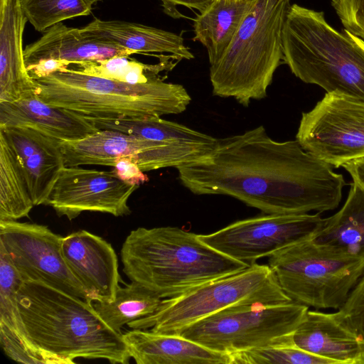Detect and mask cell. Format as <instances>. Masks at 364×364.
<instances>
[{"label": "cell", "mask_w": 364, "mask_h": 364, "mask_svg": "<svg viewBox=\"0 0 364 364\" xmlns=\"http://www.w3.org/2000/svg\"><path fill=\"white\" fill-rule=\"evenodd\" d=\"M312 240L317 244L364 257V188L350 183L348 198L334 215L326 218Z\"/></svg>", "instance_id": "24"}, {"label": "cell", "mask_w": 364, "mask_h": 364, "mask_svg": "<svg viewBox=\"0 0 364 364\" xmlns=\"http://www.w3.org/2000/svg\"><path fill=\"white\" fill-rule=\"evenodd\" d=\"M139 187L124 182L113 171L65 166L45 205L69 220L85 211L128 215V200Z\"/></svg>", "instance_id": "13"}, {"label": "cell", "mask_w": 364, "mask_h": 364, "mask_svg": "<svg viewBox=\"0 0 364 364\" xmlns=\"http://www.w3.org/2000/svg\"><path fill=\"white\" fill-rule=\"evenodd\" d=\"M134 51L115 44L88 39L79 28L68 27L63 22L44 31L36 41L24 48L26 68L42 60L56 59L77 64L114 56H127Z\"/></svg>", "instance_id": "21"}, {"label": "cell", "mask_w": 364, "mask_h": 364, "mask_svg": "<svg viewBox=\"0 0 364 364\" xmlns=\"http://www.w3.org/2000/svg\"><path fill=\"white\" fill-rule=\"evenodd\" d=\"M325 220L318 213L267 214L198 236L228 257L250 264L290 245L314 238Z\"/></svg>", "instance_id": "11"}, {"label": "cell", "mask_w": 364, "mask_h": 364, "mask_svg": "<svg viewBox=\"0 0 364 364\" xmlns=\"http://www.w3.org/2000/svg\"><path fill=\"white\" fill-rule=\"evenodd\" d=\"M256 299H267L277 304L293 301L282 290L268 264L254 262L240 272L164 299L154 314L127 325L132 329H150L156 333L174 334L230 306Z\"/></svg>", "instance_id": "9"}, {"label": "cell", "mask_w": 364, "mask_h": 364, "mask_svg": "<svg viewBox=\"0 0 364 364\" xmlns=\"http://www.w3.org/2000/svg\"><path fill=\"white\" fill-rule=\"evenodd\" d=\"M268 266L294 301L319 309H339L364 273V257L303 240L268 257Z\"/></svg>", "instance_id": "7"}, {"label": "cell", "mask_w": 364, "mask_h": 364, "mask_svg": "<svg viewBox=\"0 0 364 364\" xmlns=\"http://www.w3.org/2000/svg\"><path fill=\"white\" fill-rule=\"evenodd\" d=\"M162 2L164 11L173 17L178 18L181 14L176 9V6H183L189 9L198 10L200 13L204 11L214 0H160Z\"/></svg>", "instance_id": "35"}, {"label": "cell", "mask_w": 364, "mask_h": 364, "mask_svg": "<svg viewBox=\"0 0 364 364\" xmlns=\"http://www.w3.org/2000/svg\"><path fill=\"white\" fill-rule=\"evenodd\" d=\"M282 50L283 62L301 81L364 100V50L348 31L332 27L323 11L290 5Z\"/></svg>", "instance_id": "5"}, {"label": "cell", "mask_w": 364, "mask_h": 364, "mask_svg": "<svg viewBox=\"0 0 364 364\" xmlns=\"http://www.w3.org/2000/svg\"><path fill=\"white\" fill-rule=\"evenodd\" d=\"M33 206L23 166L0 132V220L28 217Z\"/></svg>", "instance_id": "26"}, {"label": "cell", "mask_w": 364, "mask_h": 364, "mask_svg": "<svg viewBox=\"0 0 364 364\" xmlns=\"http://www.w3.org/2000/svg\"><path fill=\"white\" fill-rule=\"evenodd\" d=\"M332 167L296 139L275 141L259 126L218 139L210 154L176 169L193 194L230 196L266 214H300L338 206L346 182Z\"/></svg>", "instance_id": "1"}, {"label": "cell", "mask_w": 364, "mask_h": 364, "mask_svg": "<svg viewBox=\"0 0 364 364\" xmlns=\"http://www.w3.org/2000/svg\"><path fill=\"white\" fill-rule=\"evenodd\" d=\"M25 171L34 205H45L65 167L60 140L29 127L0 128Z\"/></svg>", "instance_id": "15"}, {"label": "cell", "mask_w": 364, "mask_h": 364, "mask_svg": "<svg viewBox=\"0 0 364 364\" xmlns=\"http://www.w3.org/2000/svg\"><path fill=\"white\" fill-rule=\"evenodd\" d=\"M46 103L90 119H145L184 112L191 101L180 84L161 77L146 83L87 75L70 69L33 79Z\"/></svg>", "instance_id": "4"}, {"label": "cell", "mask_w": 364, "mask_h": 364, "mask_svg": "<svg viewBox=\"0 0 364 364\" xmlns=\"http://www.w3.org/2000/svg\"><path fill=\"white\" fill-rule=\"evenodd\" d=\"M254 0H214L194 20V41L206 49L210 65L229 46Z\"/></svg>", "instance_id": "23"}, {"label": "cell", "mask_w": 364, "mask_h": 364, "mask_svg": "<svg viewBox=\"0 0 364 364\" xmlns=\"http://www.w3.org/2000/svg\"><path fill=\"white\" fill-rule=\"evenodd\" d=\"M309 307L250 299L230 306L174 334L210 349L231 353L275 344H292L293 333Z\"/></svg>", "instance_id": "8"}, {"label": "cell", "mask_w": 364, "mask_h": 364, "mask_svg": "<svg viewBox=\"0 0 364 364\" xmlns=\"http://www.w3.org/2000/svg\"><path fill=\"white\" fill-rule=\"evenodd\" d=\"M352 38L355 41V43L362 48L364 50V41L354 36H353L351 33H350Z\"/></svg>", "instance_id": "37"}, {"label": "cell", "mask_w": 364, "mask_h": 364, "mask_svg": "<svg viewBox=\"0 0 364 364\" xmlns=\"http://www.w3.org/2000/svg\"><path fill=\"white\" fill-rule=\"evenodd\" d=\"M170 59L174 60V58L172 55L164 56L159 63L147 65L130 60L127 56H114L105 60L71 64L68 69L87 75L136 85L161 77L160 72L171 70L175 64Z\"/></svg>", "instance_id": "28"}, {"label": "cell", "mask_w": 364, "mask_h": 364, "mask_svg": "<svg viewBox=\"0 0 364 364\" xmlns=\"http://www.w3.org/2000/svg\"><path fill=\"white\" fill-rule=\"evenodd\" d=\"M290 0H254L221 58L210 65L213 94L247 107L267 96L283 62L282 31Z\"/></svg>", "instance_id": "6"}, {"label": "cell", "mask_w": 364, "mask_h": 364, "mask_svg": "<svg viewBox=\"0 0 364 364\" xmlns=\"http://www.w3.org/2000/svg\"><path fill=\"white\" fill-rule=\"evenodd\" d=\"M121 259L131 281L163 299L250 266L213 248L198 235L171 226L132 230L123 242Z\"/></svg>", "instance_id": "3"}, {"label": "cell", "mask_w": 364, "mask_h": 364, "mask_svg": "<svg viewBox=\"0 0 364 364\" xmlns=\"http://www.w3.org/2000/svg\"><path fill=\"white\" fill-rule=\"evenodd\" d=\"M296 139L303 149L338 168L364 157V100L326 93L303 112Z\"/></svg>", "instance_id": "10"}, {"label": "cell", "mask_w": 364, "mask_h": 364, "mask_svg": "<svg viewBox=\"0 0 364 364\" xmlns=\"http://www.w3.org/2000/svg\"><path fill=\"white\" fill-rule=\"evenodd\" d=\"M163 299L140 283L132 281L124 287L118 288L113 301H95L92 305L109 328L122 333L124 325L154 314Z\"/></svg>", "instance_id": "27"}, {"label": "cell", "mask_w": 364, "mask_h": 364, "mask_svg": "<svg viewBox=\"0 0 364 364\" xmlns=\"http://www.w3.org/2000/svg\"><path fill=\"white\" fill-rule=\"evenodd\" d=\"M63 237L43 225L0 220V245L23 282H41L92 302L63 257Z\"/></svg>", "instance_id": "12"}, {"label": "cell", "mask_w": 364, "mask_h": 364, "mask_svg": "<svg viewBox=\"0 0 364 364\" xmlns=\"http://www.w3.org/2000/svg\"><path fill=\"white\" fill-rule=\"evenodd\" d=\"M344 30L364 41V0H331Z\"/></svg>", "instance_id": "31"}, {"label": "cell", "mask_w": 364, "mask_h": 364, "mask_svg": "<svg viewBox=\"0 0 364 364\" xmlns=\"http://www.w3.org/2000/svg\"><path fill=\"white\" fill-rule=\"evenodd\" d=\"M294 344L333 364H364V339L339 311L308 310L293 333Z\"/></svg>", "instance_id": "16"}, {"label": "cell", "mask_w": 364, "mask_h": 364, "mask_svg": "<svg viewBox=\"0 0 364 364\" xmlns=\"http://www.w3.org/2000/svg\"><path fill=\"white\" fill-rule=\"evenodd\" d=\"M29 127L60 141L84 138L100 129L89 119L43 101L35 92L17 101L0 102V128Z\"/></svg>", "instance_id": "17"}, {"label": "cell", "mask_w": 364, "mask_h": 364, "mask_svg": "<svg viewBox=\"0 0 364 364\" xmlns=\"http://www.w3.org/2000/svg\"><path fill=\"white\" fill-rule=\"evenodd\" d=\"M122 338L137 364H231L230 353L210 349L176 334L133 329Z\"/></svg>", "instance_id": "19"}, {"label": "cell", "mask_w": 364, "mask_h": 364, "mask_svg": "<svg viewBox=\"0 0 364 364\" xmlns=\"http://www.w3.org/2000/svg\"><path fill=\"white\" fill-rule=\"evenodd\" d=\"M99 129H112L150 141L198 148L210 153L218 139L183 124L154 117L145 119H90Z\"/></svg>", "instance_id": "25"}, {"label": "cell", "mask_w": 364, "mask_h": 364, "mask_svg": "<svg viewBox=\"0 0 364 364\" xmlns=\"http://www.w3.org/2000/svg\"><path fill=\"white\" fill-rule=\"evenodd\" d=\"M27 18L21 0H0V102L36 92L25 64L23 35Z\"/></svg>", "instance_id": "18"}, {"label": "cell", "mask_w": 364, "mask_h": 364, "mask_svg": "<svg viewBox=\"0 0 364 364\" xmlns=\"http://www.w3.org/2000/svg\"><path fill=\"white\" fill-rule=\"evenodd\" d=\"M342 316L364 339V273L338 309Z\"/></svg>", "instance_id": "32"}, {"label": "cell", "mask_w": 364, "mask_h": 364, "mask_svg": "<svg viewBox=\"0 0 364 364\" xmlns=\"http://www.w3.org/2000/svg\"><path fill=\"white\" fill-rule=\"evenodd\" d=\"M23 282L4 247L0 245V343L5 353L23 363H42L31 351L20 323L17 294Z\"/></svg>", "instance_id": "22"}, {"label": "cell", "mask_w": 364, "mask_h": 364, "mask_svg": "<svg viewBox=\"0 0 364 364\" xmlns=\"http://www.w3.org/2000/svg\"><path fill=\"white\" fill-rule=\"evenodd\" d=\"M88 1H90L92 4H94L97 3V1H100L102 0H88Z\"/></svg>", "instance_id": "38"}, {"label": "cell", "mask_w": 364, "mask_h": 364, "mask_svg": "<svg viewBox=\"0 0 364 364\" xmlns=\"http://www.w3.org/2000/svg\"><path fill=\"white\" fill-rule=\"evenodd\" d=\"M231 364H333L292 344H275L230 353Z\"/></svg>", "instance_id": "30"}, {"label": "cell", "mask_w": 364, "mask_h": 364, "mask_svg": "<svg viewBox=\"0 0 364 364\" xmlns=\"http://www.w3.org/2000/svg\"><path fill=\"white\" fill-rule=\"evenodd\" d=\"M71 63L63 60H42L27 67L26 69L32 79L41 78L50 75L58 71H63L68 68Z\"/></svg>", "instance_id": "34"}, {"label": "cell", "mask_w": 364, "mask_h": 364, "mask_svg": "<svg viewBox=\"0 0 364 364\" xmlns=\"http://www.w3.org/2000/svg\"><path fill=\"white\" fill-rule=\"evenodd\" d=\"M114 174L124 182L133 186H140L149 181L139 166L129 156L119 159L113 166Z\"/></svg>", "instance_id": "33"}, {"label": "cell", "mask_w": 364, "mask_h": 364, "mask_svg": "<svg viewBox=\"0 0 364 364\" xmlns=\"http://www.w3.org/2000/svg\"><path fill=\"white\" fill-rule=\"evenodd\" d=\"M92 5L88 0H21L27 21L39 32L65 20L90 15Z\"/></svg>", "instance_id": "29"}, {"label": "cell", "mask_w": 364, "mask_h": 364, "mask_svg": "<svg viewBox=\"0 0 364 364\" xmlns=\"http://www.w3.org/2000/svg\"><path fill=\"white\" fill-rule=\"evenodd\" d=\"M342 167L349 173L353 181L364 188V157L345 164Z\"/></svg>", "instance_id": "36"}, {"label": "cell", "mask_w": 364, "mask_h": 364, "mask_svg": "<svg viewBox=\"0 0 364 364\" xmlns=\"http://www.w3.org/2000/svg\"><path fill=\"white\" fill-rule=\"evenodd\" d=\"M79 30L88 39L115 44L136 53H166L177 60L194 58L181 34L138 23L95 18Z\"/></svg>", "instance_id": "20"}, {"label": "cell", "mask_w": 364, "mask_h": 364, "mask_svg": "<svg viewBox=\"0 0 364 364\" xmlns=\"http://www.w3.org/2000/svg\"><path fill=\"white\" fill-rule=\"evenodd\" d=\"M17 304L25 339L43 364H73L77 358L126 364L131 358L122 333L103 321L92 302L25 281Z\"/></svg>", "instance_id": "2"}, {"label": "cell", "mask_w": 364, "mask_h": 364, "mask_svg": "<svg viewBox=\"0 0 364 364\" xmlns=\"http://www.w3.org/2000/svg\"><path fill=\"white\" fill-rule=\"evenodd\" d=\"M63 257L92 301H112L120 279L116 252L105 240L81 230L63 237Z\"/></svg>", "instance_id": "14"}]
</instances>
